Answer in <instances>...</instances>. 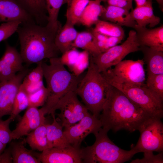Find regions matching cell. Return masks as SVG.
Here are the masks:
<instances>
[{
  "instance_id": "6da1fadb",
  "label": "cell",
  "mask_w": 163,
  "mask_h": 163,
  "mask_svg": "<svg viewBox=\"0 0 163 163\" xmlns=\"http://www.w3.org/2000/svg\"><path fill=\"white\" fill-rule=\"evenodd\" d=\"M101 111L99 118L102 127L115 132L123 129L130 132L139 130L144 122L152 116L113 86Z\"/></svg>"
},
{
  "instance_id": "7a4b0ae2",
  "label": "cell",
  "mask_w": 163,
  "mask_h": 163,
  "mask_svg": "<svg viewBox=\"0 0 163 163\" xmlns=\"http://www.w3.org/2000/svg\"><path fill=\"white\" fill-rule=\"evenodd\" d=\"M58 30L34 21L20 24L16 32L23 62L37 64L45 59L58 57L60 52L55 45V38Z\"/></svg>"
},
{
  "instance_id": "3957f363",
  "label": "cell",
  "mask_w": 163,
  "mask_h": 163,
  "mask_svg": "<svg viewBox=\"0 0 163 163\" xmlns=\"http://www.w3.org/2000/svg\"><path fill=\"white\" fill-rule=\"evenodd\" d=\"M50 64L42 61L43 77L48 92L46 101L42 108L45 113H53V110L58 101L70 91H75L80 81L77 76L67 70L60 62L59 57L49 59Z\"/></svg>"
},
{
  "instance_id": "277c9868",
  "label": "cell",
  "mask_w": 163,
  "mask_h": 163,
  "mask_svg": "<svg viewBox=\"0 0 163 163\" xmlns=\"http://www.w3.org/2000/svg\"><path fill=\"white\" fill-rule=\"evenodd\" d=\"M112 88L99 72L90 54L87 71L75 92L94 116L99 118Z\"/></svg>"
},
{
  "instance_id": "5b68a950",
  "label": "cell",
  "mask_w": 163,
  "mask_h": 163,
  "mask_svg": "<svg viewBox=\"0 0 163 163\" xmlns=\"http://www.w3.org/2000/svg\"><path fill=\"white\" fill-rule=\"evenodd\" d=\"M109 131L102 127L94 135V144L81 149L83 163H122L129 161L139 153L134 146L129 150L117 146L108 137Z\"/></svg>"
},
{
  "instance_id": "8992f818",
  "label": "cell",
  "mask_w": 163,
  "mask_h": 163,
  "mask_svg": "<svg viewBox=\"0 0 163 163\" xmlns=\"http://www.w3.org/2000/svg\"><path fill=\"white\" fill-rule=\"evenodd\" d=\"M143 59L122 60L101 74L107 81H111L138 86H146Z\"/></svg>"
},
{
  "instance_id": "52a82bcc",
  "label": "cell",
  "mask_w": 163,
  "mask_h": 163,
  "mask_svg": "<svg viewBox=\"0 0 163 163\" xmlns=\"http://www.w3.org/2000/svg\"><path fill=\"white\" fill-rule=\"evenodd\" d=\"M107 82L122 91L132 102L145 111L152 116L161 119L162 118L163 103L152 96L146 86H138L111 81Z\"/></svg>"
},
{
  "instance_id": "ba28073f",
  "label": "cell",
  "mask_w": 163,
  "mask_h": 163,
  "mask_svg": "<svg viewBox=\"0 0 163 163\" xmlns=\"http://www.w3.org/2000/svg\"><path fill=\"white\" fill-rule=\"evenodd\" d=\"M139 47L136 32L131 30L127 39L122 44L113 46L96 56H92L93 61L101 73L115 66L129 53L140 51Z\"/></svg>"
},
{
  "instance_id": "9c48e42d",
  "label": "cell",
  "mask_w": 163,
  "mask_h": 163,
  "mask_svg": "<svg viewBox=\"0 0 163 163\" xmlns=\"http://www.w3.org/2000/svg\"><path fill=\"white\" fill-rule=\"evenodd\" d=\"M139 139L135 148L139 152L163 151V124L161 118L151 116L142 125L139 130Z\"/></svg>"
},
{
  "instance_id": "30bf717a",
  "label": "cell",
  "mask_w": 163,
  "mask_h": 163,
  "mask_svg": "<svg viewBox=\"0 0 163 163\" xmlns=\"http://www.w3.org/2000/svg\"><path fill=\"white\" fill-rule=\"evenodd\" d=\"M77 95L74 91L69 92L58 101L53 109V114L56 110H60L57 115L65 128L76 123L89 113Z\"/></svg>"
},
{
  "instance_id": "8fae6325",
  "label": "cell",
  "mask_w": 163,
  "mask_h": 163,
  "mask_svg": "<svg viewBox=\"0 0 163 163\" xmlns=\"http://www.w3.org/2000/svg\"><path fill=\"white\" fill-rule=\"evenodd\" d=\"M102 127L99 119L88 113L76 123L63 130L69 143L72 146L80 148L82 141L89 134L94 135Z\"/></svg>"
},
{
  "instance_id": "7c38bea8",
  "label": "cell",
  "mask_w": 163,
  "mask_h": 163,
  "mask_svg": "<svg viewBox=\"0 0 163 163\" xmlns=\"http://www.w3.org/2000/svg\"><path fill=\"white\" fill-rule=\"evenodd\" d=\"M29 72L24 69L18 73L12 78L0 82V119L11 114L14 98L25 76Z\"/></svg>"
},
{
  "instance_id": "4fadbf2b",
  "label": "cell",
  "mask_w": 163,
  "mask_h": 163,
  "mask_svg": "<svg viewBox=\"0 0 163 163\" xmlns=\"http://www.w3.org/2000/svg\"><path fill=\"white\" fill-rule=\"evenodd\" d=\"M39 158L43 163H83L81 149L72 145L48 148L40 154Z\"/></svg>"
},
{
  "instance_id": "5bb4252c",
  "label": "cell",
  "mask_w": 163,
  "mask_h": 163,
  "mask_svg": "<svg viewBox=\"0 0 163 163\" xmlns=\"http://www.w3.org/2000/svg\"><path fill=\"white\" fill-rule=\"evenodd\" d=\"M15 128L11 131L12 139H18L27 136L40 126L45 123V115L43 108L29 107Z\"/></svg>"
},
{
  "instance_id": "9a60e30c",
  "label": "cell",
  "mask_w": 163,
  "mask_h": 163,
  "mask_svg": "<svg viewBox=\"0 0 163 163\" xmlns=\"http://www.w3.org/2000/svg\"><path fill=\"white\" fill-rule=\"evenodd\" d=\"M23 62L20 53L7 43L4 53L0 59V82L10 80L24 70Z\"/></svg>"
},
{
  "instance_id": "2e32d148",
  "label": "cell",
  "mask_w": 163,
  "mask_h": 163,
  "mask_svg": "<svg viewBox=\"0 0 163 163\" xmlns=\"http://www.w3.org/2000/svg\"><path fill=\"white\" fill-rule=\"evenodd\" d=\"M137 41L140 46H146L163 51V25L154 28L137 25L134 29Z\"/></svg>"
},
{
  "instance_id": "e0dca14e",
  "label": "cell",
  "mask_w": 163,
  "mask_h": 163,
  "mask_svg": "<svg viewBox=\"0 0 163 163\" xmlns=\"http://www.w3.org/2000/svg\"><path fill=\"white\" fill-rule=\"evenodd\" d=\"M15 21H35L15 0H0V22Z\"/></svg>"
},
{
  "instance_id": "ac0fdd59",
  "label": "cell",
  "mask_w": 163,
  "mask_h": 163,
  "mask_svg": "<svg viewBox=\"0 0 163 163\" xmlns=\"http://www.w3.org/2000/svg\"><path fill=\"white\" fill-rule=\"evenodd\" d=\"M101 20L108 21L120 26H124L133 29L137 25L131 17L129 11L124 8L109 5L104 9L99 17Z\"/></svg>"
},
{
  "instance_id": "d6986e66",
  "label": "cell",
  "mask_w": 163,
  "mask_h": 163,
  "mask_svg": "<svg viewBox=\"0 0 163 163\" xmlns=\"http://www.w3.org/2000/svg\"><path fill=\"white\" fill-rule=\"evenodd\" d=\"M152 0H147L144 5L136 7L131 10L130 14L138 26L144 27L148 26L153 27L160 23V18L154 14Z\"/></svg>"
},
{
  "instance_id": "ffe728a7",
  "label": "cell",
  "mask_w": 163,
  "mask_h": 163,
  "mask_svg": "<svg viewBox=\"0 0 163 163\" xmlns=\"http://www.w3.org/2000/svg\"><path fill=\"white\" fill-rule=\"evenodd\" d=\"M37 24L46 26L48 15L45 0H15Z\"/></svg>"
},
{
  "instance_id": "44dd1931",
  "label": "cell",
  "mask_w": 163,
  "mask_h": 163,
  "mask_svg": "<svg viewBox=\"0 0 163 163\" xmlns=\"http://www.w3.org/2000/svg\"><path fill=\"white\" fill-rule=\"evenodd\" d=\"M143 60L147 65V75L163 74V51L146 46H140Z\"/></svg>"
},
{
  "instance_id": "7402d4cb",
  "label": "cell",
  "mask_w": 163,
  "mask_h": 163,
  "mask_svg": "<svg viewBox=\"0 0 163 163\" xmlns=\"http://www.w3.org/2000/svg\"><path fill=\"white\" fill-rule=\"evenodd\" d=\"M53 121L46 124L47 136L49 148H63L71 145L65 136L63 126L56 120L55 114L52 115Z\"/></svg>"
},
{
  "instance_id": "603a6c76",
  "label": "cell",
  "mask_w": 163,
  "mask_h": 163,
  "mask_svg": "<svg viewBox=\"0 0 163 163\" xmlns=\"http://www.w3.org/2000/svg\"><path fill=\"white\" fill-rule=\"evenodd\" d=\"M74 26L66 22L56 35L55 44L60 52L62 53L72 48V44L78 33Z\"/></svg>"
},
{
  "instance_id": "cb8c5ba5",
  "label": "cell",
  "mask_w": 163,
  "mask_h": 163,
  "mask_svg": "<svg viewBox=\"0 0 163 163\" xmlns=\"http://www.w3.org/2000/svg\"><path fill=\"white\" fill-rule=\"evenodd\" d=\"M24 142H12L10 146L12 161L14 163H40V154L36 155L26 148Z\"/></svg>"
},
{
  "instance_id": "d4e9b609",
  "label": "cell",
  "mask_w": 163,
  "mask_h": 163,
  "mask_svg": "<svg viewBox=\"0 0 163 163\" xmlns=\"http://www.w3.org/2000/svg\"><path fill=\"white\" fill-rule=\"evenodd\" d=\"M101 2L99 0H90L81 16L78 23L87 27L95 24L104 8L101 5Z\"/></svg>"
},
{
  "instance_id": "484cf974",
  "label": "cell",
  "mask_w": 163,
  "mask_h": 163,
  "mask_svg": "<svg viewBox=\"0 0 163 163\" xmlns=\"http://www.w3.org/2000/svg\"><path fill=\"white\" fill-rule=\"evenodd\" d=\"M46 124H43L27 135L25 140L33 150L43 151L49 148L47 136Z\"/></svg>"
},
{
  "instance_id": "4316f807",
  "label": "cell",
  "mask_w": 163,
  "mask_h": 163,
  "mask_svg": "<svg viewBox=\"0 0 163 163\" xmlns=\"http://www.w3.org/2000/svg\"><path fill=\"white\" fill-rule=\"evenodd\" d=\"M72 47L80 48L87 50L93 57L96 56L101 53L94 43L91 32H78L72 44Z\"/></svg>"
},
{
  "instance_id": "83f0119b",
  "label": "cell",
  "mask_w": 163,
  "mask_h": 163,
  "mask_svg": "<svg viewBox=\"0 0 163 163\" xmlns=\"http://www.w3.org/2000/svg\"><path fill=\"white\" fill-rule=\"evenodd\" d=\"M68 0H45L48 15V22L46 25L49 28L59 30L62 27L58 20L61 7L67 3Z\"/></svg>"
},
{
  "instance_id": "f1b7e54d",
  "label": "cell",
  "mask_w": 163,
  "mask_h": 163,
  "mask_svg": "<svg viewBox=\"0 0 163 163\" xmlns=\"http://www.w3.org/2000/svg\"><path fill=\"white\" fill-rule=\"evenodd\" d=\"M90 0H68L66 23L74 26L78 23L81 16Z\"/></svg>"
},
{
  "instance_id": "f546056e",
  "label": "cell",
  "mask_w": 163,
  "mask_h": 163,
  "mask_svg": "<svg viewBox=\"0 0 163 163\" xmlns=\"http://www.w3.org/2000/svg\"><path fill=\"white\" fill-rule=\"evenodd\" d=\"M95 25L93 29L95 31L109 37H124V31L121 26L100 19Z\"/></svg>"
},
{
  "instance_id": "4dcf8cb0",
  "label": "cell",
  "mask_w": 163,
  "mask_h": 163,
  "mask_svg": "<svg viewBox=\"0 0 163 163\" xmlns=\"http://www.w3.org/2000/svg\"><path fill=\"white\" fill-rule=\"evenodd\" d=\"M146 87L158 101L163 102V74L147 75Z\"/></svg>"
},
{
  "instance_id": "1f68e13d",
  "label": "cell",
  "mask_w": 163,
  "mask_h": 163,
  "mask_svg": "<svg viewBox=\"0 0 163 163\" xmlns=\"http://www.w3.org/2000/svg\"><path fill=\"white\" fill-rule=\"evenodd\" d=\"M29 106L28 94L21 85L16 95L10 117L13 120Z\"/></svg>"
},
{
  "instance_id": "d6a6232c",
  "label": "cell",
  "mask_w": 163,
  "mask_h": 163,
  "mask_svg": "<svg viewBox=\"0 0 163 163\" xmlns=\"http://www.w3.org/2000/svg\"><path fill=\"white\" fill-rule=\"evenodd\" d=\"M90 54L86 50L80 52L76 62L70 70L75 76H79L87 69L90 63Z\"/></svg>"
},
{
  "instance_id": "836d02e7",
  "label": "cell",
  "mask_w": 163,
  "mask_h": 163,
  "mask_svg": "<svg viewBox=\"0 0 163 163\" xmlns=\"http://www.w3.org/2000/svg\"><path fill=\"white\" fill-rule=\"evenodd\" d=\"M48 94L47 88L43 86L37 91L28 94V107L43 106L46 101Z\"/></svg>"
},
{
  "instance_id": "e575fe53",
  "label": "cell",
  "mask_w": 163,
  "mask_h": 163,
  "mask_svg": "<svg viewBox=\"0 0 163 163\" xmlns=\"http://www.w3.org/2000/svg\"><path fill=\"white\" fill-rule=\"evenodd\" d=\"M42 61L38 63L37 67L25 76L22 82V84L35 85L43 83Z\"/></svg>"
},
{
  "instance_id": "d590c367",
  "label": "cell",
  "mask_w": 163,
  "mask_h": 163,
  "mask_svg": "<svg viewBox=\"0 0 163 163\" xmlns=\"http://www.w3.org/2000/svg\"><path fill=\"white\" fill-rule=\"evenodd\" d=\"M22 22L15 21L4 22L0 25V42L5 40L16 32L17 30Z\"/></svg>"
},
{
  "instance_id": "8d00e7d4",
  "label": "cell",
  "mask_w": 163,
  "mask_h": 163,
  "mask_svg": "<svg viewBox=\"0 0 163 163\" xmlns=\"http://www.w3.org/2000/svg\"><path fill=\"white\" fill-rule=\"evenodd\" d=\"M13 120L10 117L5 120L0 119V141L6 145L12 139L9 125Z\"/></svg>"
},
{
  "instance_id": "74e56055",
  "label": "cell",
  "mask_w": 163,
  "mask_h": 163,
  "mask_svg": "<svg viewBox=\"0 0 163 163\" xmlns=\"http://www.w3.org/2000/svg\"><path fill=\"white\" fill-rule=\"evenodd\" d=\"M80 52L76 48L72 47L62 53L59 59L61 63L70 70L76 62Z\"/></svg>"
},
{
  "instance_id": "f35d334b",
  "label": "cell",
  "mask_w": 163,
  "mask_h": 163,
  "mask_svg": "<svg viewBox=\"0 0 163 163\" xmlns=\"http://www.w3.org/2000/svg\"><path fill=\"white\" fill-rule=\"evenodd\" d=\"M124 38L121 37H109L104 41H101L93 40L96 46L102 53L111 47L117 45Z\"/></svg>"
},
{
  "instance_id": "ab89813d",
  "label": "cell",
  "mask_w": 163,
  "mask_h": 163,
  "mask_svg": "<svg viewBox=\"0 0 163 163\" xmlns=\"http://www.w3.org/2000/svg\"><path fill=\"white\" fill-rule=\"evenodd\" d=\"M144 157L142 159H136L131 161V163H163V152L154 155L153 152L147 151L143 152Z\"/></svg>"
},
{
  "instance_id": "60d3db41",
  "label": "cell",
  "mask_w": 163,
  "mask_h": 163,
  "mask_svg": "<svg viewBox=\"0 0 163 163\" xmlns=\"http://www.w3.org/2000/svg\"><path fill=\"white\" fill-rule=\"evenodd\" d=\"M133 0H107L108 5L122 8L129 11L133 9Z\"/></svg>"
},
{
  "instance_id": "b9f144b4",
  "label": "cell",
  "mask_w": 163,
  "mask_h": 163,
  "mask_svg": "<svg viewBox=\"0 0 163 163\" xmlns=\"http://www.w3.org/2000/svg\"><path fill=\"white\" fill-rule=\"evenodd\" d=\"M13 163L12 158L10 147L4 151L0 156V163Z\"/></svg>"
},
{
  "instance_id": "7bdbcfd3",
  "label": "cell",
  "mask_w": 163,
  "mask_h": 163,
  "mask_svg": "<svg viewBox=\"0 0 163 163\" xmlns=\"http://www.w3.org/2000/svg\"><path fill=\"white\" fill-rule=\"evenodd\" d=\"M134 1L136 3V7H139L144 5L147 1V0H134Z\"/></svg>"
},
{
  "instance_id": "ee69618b",
  "label": "cell",
  "mask_w": 163,
  "mask_h": 163,
  "mask_svg": "<svg viewBox=\"0 0 163 163\" xmlns=\"http://www.w3.org/2000/svg\"><path fill=\"white\" fill-rule=\"evenodd\" d=\"M6 146V145L0 141V156L4 151Z\"/></svg>"
},
{
  "instance_id": "f6af8a7d",
  "label": "cell",
  "mask_w": 163,
  "mask_h": 163,
  "mask_svg": "<svg viewBox=\"0 0 163 163\" xmlns=\"http://www.w3.org/2000/svg\"><path fill=\"white\" fill-rule=\"evenodd\" d=\"M158 3L161 10L163 11V0H155Z\"/></svg>"
},
{
  "instance_id": "bcb514c9",
  "label": "cell",
  "mask_w": 163,
  "mask_h": 163,
  "mask_svg": "<svg viewBox=\"0 0 163 163\" xmlns=\"http://www.w3.org/2000/svg\"><path fill=\"white\" fill-rule=\"evenodd\" d=\"M101 1V2H106L107 0H99Z\"/></svg>"
}]
</instances>
